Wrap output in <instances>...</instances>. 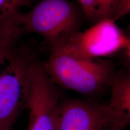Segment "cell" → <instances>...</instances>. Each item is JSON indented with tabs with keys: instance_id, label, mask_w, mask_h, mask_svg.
I'll return each instance as SVG.
<instances>
[{
	"instance_id": "6da1fadb",
	"label": "cell",
	"mask_w": 130,
	"mask_h": 130,
	"mask_svg": "<svg viewBox=\"0 0 130 130\" xmlns=\"http://www.w3.org/2000/svg\"><path fill=\"white\" fill-rule=\"evenodd\" d=\"M42 66L55 84L86 95L110 87L116 76L111 63L105 60L77 57L58 50H51Z\"/></svg>"
},
{
	"instance_id": "7a4b0ae2",
	"label": "cell",
	"mask_w": 130,
	"mask_h": 130,
	"mask_svg": "<svg viewBox=\"0 0 130 130\" xmlns=\"http://www.w3.org/2000/svg\"><path fill=\"white\" fill-rule=\"evenodd\" d=\"M83 15L69 0H41L28 12H19L18 18L23 35H39L56 49L79 31Z\"/></svg>"
},
{
	"instance_id": "3957f363",
	"label": "cell",
	"mask_w": 130,
	"mask_h": 130,
	"mask_svg": "<svg viewBox=\"0 0 130 130\" xmlns=\"http://www.w3.org/2000/svg\"><path fill=\"white\" fill-rule=\"evenodd\" d=\"M37 60L25 46H18L0 75V130H12L27 109L32 68Z\"/></svg>"
},
{
	"instance_id": "277c9868",
	"label": "cell",
	"mask_w": 130,
	"mask_h": 130,
	"mask_svg": "<svg viewBox=\"0 0 130 130\" xmlns=\"http://www.w3.org/2000/svg\"><path fill=\"white\" fill-rule=\"evenodd\" d=\"M112 18L96 22L72 36L58 50L77 57L102 59L126 48L129 39Z\"/></svg>"
},
{
	"instance_id": "5b68a950",
	"label": "cell",
	"mask_w": 130,
	"mask_h": 130,
	"mask_svg": "<svg viewBox=\"0 0 130 130\" xmlns=\"http://www.w3.org/2000/svg\"><path fill=\"white\" fill-rule=\"evenodd\" d=\"M56 130H123L108 104L77 98L60 101Z\"/></svg>"
},
{
	"instance_id": "8992f818",
	"label": "cell",
	"mask_w": 130,
	"mask_h": 130,
	"mask_svg": "<svg viewBox=\"0 0 130 130\" xmlns=\"http://www.w3.org/2000/svg\"><path fill=\"white\" fill-rule=\"evenodd\" d=\"M60 96L55 83L38 61L32 68L30 96L27 109V130H56Z\"/></svg>"
},
{
	"instance_id": "52a82bcc",
	"label": "cell",
	"mask_w": 130,
	"mask_h": 130,
	"mask_svg": "<svg viewBox=\"0 0 130 130\" xmlns=\"http://www.w3.org/2000/svg\"><path fill=\"white\" fill-rule=\"evenodd\" d=\"M19 12L0 18V75L18 47V41L23 36L18 18Z\"/></svg>"
},
{
	"instance_id": "ba28073f",
	"label": "cell",
	"mask_w": 130,
	"mask_h": 130,
	"mask_svg": "<svg viewBox=\"0 0 130 130\" xmlns=\"http://www.w3.org/2000/svg\"><path fill=\"white\" fill-rule=\"evenodd\" d=\"M110 89L108 104L118 113L125 129L130 125V73L116 74Z\"/></svg>"
},
{
	"instance_id": "9c48e42d",
	"label": "cell",
	"mask_w": 130,
	"mask_h": 130,
	"mask_svg": "<svg viewBox=\"0 0 130 130\" xmlns=\"http://www.w3.org/2000/svg\"><path fill=\"white\" fill-rule=\"evenodd\" d=\"M84 16L94 22L113 18L121 0H77Z\"/></svg>"
},
{
	"instance_id": "30bf717a",
	"label": "cell",
	"mask_w": 130,
	"mask_h": 130,
	"mask_svg": "<svg viewBox=\"0 0 130 130\" xmlns=\"http://www.w3.org/2000/svg\"><path fill=\"white\" fill-rule=\"evenodd\" d=\"M33 0H0V18L12 13L21 12L25 7L30 6Z\"/></svg>"
},
{
	"instance_id": "8fae6325",
	"label": "cell",
	"mask_w": 130,
	"mask_h": 130,
	"mask_svg": "<svg viewBox=\"0 0 130 130\" xmlns=\"http://www.w3.org/2000/svg\"><path fill=\"white\" fill-rule=\"evenodd\" d=\"M130 14V0H121L116 14L113 19L117 21L125 16Z\"/></svg>"
},
{
	"instance_id": "7c38bea8",
	"label": "cell",
	"mask_w": 130,
	"mask_h": 130,
	"mask_svg": "<svg viewBox=\"0 0 130 130\" xmlns=\"http://www.w3.org/2000/svg\"><path fill=\"white\" fill-rule=\"evenodd\" d=\"M129 39V43H128V44L127 45V46L126 47V54H127V56H128V57L129 58V60L130 61V38Z\"/></svg>"
},
{
	"instance_id": "4fadbf2b",
	"label": "cell",
	"mask_w": 130,
	"mask_h": 130,
	"mask_svg": "<svg viewBox=\"0 0 130 130\" xmlns=\"http://www.w3.org/2000/svg\"><path fill=\"white\" fill-rule=\"evenodd\" d=\"M129 32H130V25L129 26ZM129 38H130V37H129Z\"/></svg>"
}]
</instances>
